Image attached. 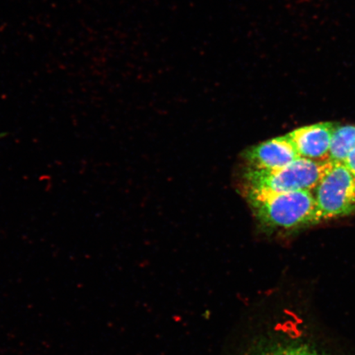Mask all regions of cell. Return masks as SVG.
<instances>
[{"label":"cell","instance_id":"obj_1","mask_svg":"<svg viewBox=\"0 0 355 355\" xmlns=\"http://www.w3.org/2000/svg\"><path fill=\"white\" fill-rule=\"evenodd\" d=\"M246 198L264 227L291 232L318 224L313 192L263 193L247 191Z\"/></svg>","mask_w":355,"mask_h":355},{"label":"cell","instance_id":"obj_2","mask_svg":"<svg viewBox=\"0 0 355 355\" xmlns=\"http://www.w3.org/2000/svg\"><path fill=\"white\" fill-rule=\"evenodd\" d=\"M250 355H339L325 337L297 315L283 318L259 340Z\"/></svg>","mask_w":355,"mask_h":355},{"label":"cell","instance_id":"obj_3","mask_svg":"<svg viewBox=\"0 0 355 355\" xmlns=\"http://www.w3.org/2000/svg\"><path fill=\"white\" fill-rule=\"evenodd\" d=\"M328 164L329 161L315 162L300 157L274 170H256L247 167L243 174L245 192H313Z\"/></svg>","mask_w":355,"mask_h":355},{"label":"cell","instance_id":"obj_4","mask_svg":"<svg viewBox=\"0 0 355 355\" xmlns=\"http://www.w3.org/2000/svg\"><path fill=\"white\" fill-rule=\"evenodd\" d=\"M313 193L318 224L355 213V178L344 163L329 162Z\"/></svg>","mask_w":355,"mask_h":355},{"label":"cell","instance_id":"obj_5","mask_svg":"<svg viewBox=\"0 0 355 355\" xmlns=\"http://www.w3.org/2000/svg\"><path fill=\"white\" fill-rule=\"evenodd\" d=\"M337 123L322 122L286 133L300 157L315 162H328L331 141Z\"/></svg>","mask_w":355,"mask_h":355},{"label":"cell","instance_id":"obj_6","mask_svg":"<svg viewBox=\"0 0 355 355\" xmlns=\"http://www.w3.org/2000/svg\"><path fill=\"white\" fill-rule=\"evenodd\" d=\"M244 157L248 168L274 170L286 166L300 157L286 135L252 146L247 150Z\"/></svg>","mask_w":355,"mask_h":355},{"label":"cell","instance_id":"obj_7","mask_svg":"<svg viewBox=\"0 0 355 355\" xmlns=\"http://www.w3.org/2000/svg\"><path fill=\"white\" fill-rule=\"evenodd\" d=\"M354 148L355 125L337 124L331 137L328 161L344 163Z\"/></svg>","mask_w":355,"mask_h":355},{"label":"cell","instance_id":"obj_8","mask_svg":"<svg viewBox=\"0 0 355 355\" xmlns=\"http://www.w3.org/2000/svg\"><path fill=\"white\" fill-rule=\"evenodd\" d=\"M344 164L355 178V148L349 153Z\"/></svg>","mask_w":355,"mask_h":355}]
</instances>
